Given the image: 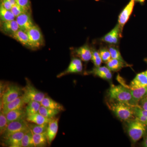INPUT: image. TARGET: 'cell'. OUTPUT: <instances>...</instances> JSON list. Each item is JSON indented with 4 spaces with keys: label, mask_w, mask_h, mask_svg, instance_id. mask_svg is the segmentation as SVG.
Here are the masks:
<instances>
[{
    "label": "cell",
    "mask_w": 147,
    "mask_h": 147,
    "mask_svg": "<svg viewBox=\"0 0 147 147\" xmlns=\"http://www.w3.org/2000/svg\"><path fill=\"white\" fill-rule=\"evenodd\" d=\"M106 103L110 110L120 120L127 122L136 118L133 105L110 98Z\"/></svg>",
    "instance_id": "obj_1"
},
{
    "label": "cell",
    "mask_w": 147,
    "mask_h": 147,
    "mask_svg": "<svg viewBox=\"0 0 147 147\" xmlns=\"http://www.w3.org/2000/svg\"><path fill=\"white\" fill-rule=\"evenodd\" d=\"M110 99L127 103L133 106L139 105L134 100L130 90L123 85H112L108 90Z\"/></svg>",
    "instance_id": "obj_2"
},
{
    "label": "cell",
    "mask_w": 147,
    "mask_h": 147,
    "mask_svg": "<svg viewBox=\"0 0 147 147\" xmlns=\"http://www.w3.org/2000/svg\"><path fill=\"white\" fill-rule=\"evenodd\" d=\"M127 131L132 142L136 143L142 139L146 131V125L135 118L127 122Z\"/></svg>",
    "instance_id": "obj_3"
},
{
    "label": "cell",
    "mask_w": 147,
    "mask_h": 147,
    "mask_svg": "<svg viewBox=\"0 0 147 147\" xmlns=\"http://www.w3.org/2000/svg\"><path fill=\"white\" fill-rule=\"evenodd\" d=\"M22 95L25 103H28L32 100L40 102L46 96L44 93L37 89L31 84L28 79L26 80V85L23 88Z\"/></svg>",
    "instance_id": "obj_4"
},
{
    "label": "cell",
    "mask_w": 147,
    "mask_h": 147,
    "mask_svg": "<svg viewBox=\"0 0 147 147\" xmlns=\"http://www.w3.org/2000/svg\"><path fill=\"white\" fill-rule=\"evenodd\" d=\"M28 36L31 49H39L44 45V39L42 32L39 27L35 25L26 32Z\"/></svg>",
    "instance_id": "obj_5"
},
{
    "label": "cell",
    "mask_w": 147,
    "mask_h": 147,
    "mask_svg": "<svg viewBox=\"0 0 147 147\" xmlns=\"http://www.w3.org/2000/svg\"><path fill=\"white\" fill-rule=\"evenodd\" d=\"M23 94V88L14 84L9 85L1 97L3 105L15 100Z\"/></svg>",
    "instance_id": "obj_6"
},
{
    "label": "cell",
    "mask_w": 147,
    "mask_h": 147,
    "mask_svg": "<svg viewBox=\"0 0 147 147\" xmlns=\"http://www.w3.org/2000/svg\"><path fill=\"white\" fill-rule=\"evenodd\" d=\"M28 130H29L28 122L26 120L14 121L9 123L7 128L2 136L4 139L13 133Z\"/></svg>",
    "instance_id": "obj_7"
},
{
    "label": "cell",
    "mask_w": 147,
    "mask_h": 147,
    "mask_svg": "<svg viewBox=\"0 0 147 147\" xmlns=\"http://www.w3.org/2000/svg\"><path fill=\"white\" fill-rule=\"evenodd\" d=\"M135 2V0H130L119 15L118 24L122 32L125 25L127 23L133 12Z\"/></svg>",
    "instance_id": "obj_8"
},
{
    "label": "cell",
    "mask_w": 147,
    "mask_h": 147,
    "mask_svg": "<svg viewBox=\"0 0 147 147\" xmlns=\"http://www.w3.org/2000/svg\"><path fill=\"white\" fill-rule=\"evenodd\" d=\"M31 12H25L16 17V20L19 26V29L27 32L35 25L33 21Z\"/></svg>",
    "instance_id": "obj_9"
},
{
    "label": "cell",
    "mask_w": 147,
    "mask_h": 147,
    "mask_svg": "<svg viewBox=\"0 0 147 147\" xmlns=\"http://www.w3.org/2000/svg\"><path fill=\"white\" fill-rule=\"evenodd\" d=\"M122 32L118 24L114 28L101 38V41L112 45H116L118 43L120 38L121 37Z\"/></svg>",
    "instance_id": "obj_10"
},
{
    "label": "cell",
    "mask_w": 147,
    "mask_h": 147,
    "mask_svg": "<svg viewBox=\"0 0 147 147\" xmlns=\"http://www.w3.org/2000/svg\"><path fill=\"white\" fill-rule=\"evenodd\" d=\"M83 70V66L82 60L79 58L74 57L71 59L67 69L58 74L57 77L60 78L69 74L81 73Z\"/></svg>",
    "instance_id": "obj_11"
},
{
    "label": "cell",
    "mask_w": 147,
    "mask_h": 147,
    "mask_svg": "<svg viewBox=\"0 0 147 147\" xmlns=\"http://www.w3.org/2000/svg\"><path fill=\"white\" fill-rule=\"evenodd\" d=\"M131 90L136 89L147 86V69L138 73L129 85H123Z\"/></svg>",
    "instance_id": "obj_12"
},
{
    "label": "cell",
    "mask_w": 147,
    "mask_h": 147,
    "mask_svg": "<svg viewBox=\"0 0 147 147\" xmlns=\"http://www.w3.org/2000/svg\"><path fill=\"white\" fill-rule=\"evenodd\" d=\"M73 51L74 56L82 61L88 62L91 60L92 50L87 43L78 48H75Z\"/></svg>",
    "instance_id": "obj_13"
},
{
    "label": "cell",
    "mask_w": 147,
    "mask_h": 147,
    "mask_svg": "<svg viewBox=\"0 0 147 147\" xmlns=\"http://www.w3.org/2000/svg\"><path fill=\"white\" fill-rule=\"evenodd\" d=\"M0 30L4 34L11 36L19 29L16 20L13 21H1Z\"/></svg>",
    "instance_id": "obj_14"
},
{
    "label": "cell",
    "mask_w": 147,
    "mask_h": 147,
    "mask_svg": "<svg viewBox=\"0 0 147 147\" xmlns=\"http://www.w3.org/2000/svg\"><path fill=\"white\" fill-rule=\"evenodd\" d=\"M29 130L16 132L9 135L4 139L5 143L9 147H21L22 139L26 133Z\"/></svg>",
    "instance_id": "obj_15"
},
{
    "label": "cell",
    "mask_w": 147,
    "mask_h": 147,
    "mask_svg": "<svg viewBox=\"0 0 147 147\" xmlns=\"http://www.w3.org/2000/svg\"><path fill=\"white\" fill-rule=\"evenodd\" d=\"M88 73L92 74L95 76H97L106 80L110 81L112 79L113 75L111 70L107 66L94 67L91 71Z\"/></svg>",
    "instance_id": "obj_16"
},
{
    "label": "cell",
    "mask_w": 147,
    "mask_h": 147,
    "mask_svg": "<svg viewBox=\"0 0 147 147\" xmlns=\"http://www.w3.org/2000/svg\"><path fill=\"white\" fill-rule=\"evenodd\" d=\"M59 119L58 118H54L51 119L48 123L46 132L49 144H51L57 136L59 128Z\"/></svg>",
    "instance_id": "obj_17"
},
{
    "label": "cell",
    "mask_w": 147,
    "mask_h": 147,
    "mask_svg": "<svg viewBox=\"0 0 147 147\" xmlns=\"http://www.w3.org/2000/svg\"><path fill=\"white\" fill-rule=\"evenodd\" d=\"M25 104L26 103L24 102V98L22 95L11 102L4 104L1 111H2L3 113L5 115L8 112L12 110L23 108Z\"/></svg>",
    "instance_id": "obj_18"
},
{
    "label": "cell",
    "mask_w": 147,
    "mask_h": 147,
    "mask_svg": "<svg viewBox=\"0 0 147 147\" xmlns=\"http://www.w3.org/2000/svg\"><path fill=\"white\" fill-rule=\"evenodd\" d=\"M9 123L14 121L26 119L27 114L26 110L23 108L12 110L5 114Z\"/></svg>",
    "instance_id": "obj_19"
},
{
    "label": "cell",
    "mask_w": 147,
    "mask_h": 147,
    "mask_svg": "<svg viewBox=\"0 0 147 147\" xmlns=\"http://www.w3.org/2000/svg\"><path fill=\"white\" fill-rule=\"evenodd\" d=\"M10 37L20 42L24 46L31 49L30 40L26 32L19 29L16 33Z\"/></svg>",
    "instance_id": "obj_20"
},
{
    "label": "cell",
    "mask_w": 147,
    "mask_h": 147,
    "mask_svg": "<svg viewBox=\"0 0 147 147\" xmlns=\"http://www.w3.org/2000/svg\"><path fill=\"white\" fill-rule=\"evenodd\" d=\"M106 66L108 67L111 71H117L120 70L121 69L126 67H130V65H129L127 63L116 59H111L106 63Z\"/></svg>",
    "instance_id": "obj_21"
},
{
    "label": "cell",
    "mask_w": 147,
    "mask_h": 147,
    "mask_svg": "<svg viewBox=\"0 0 147 147\" xmlns=\"http://www.w3.org/2000/svg\"><path fill=\"white\" fill-rule=\"evenodd\" d=\"M40 103L41 105L46 108L59 110L60 112L64 110V108L62 105L59 102H56L48 96H45L40 102Z\"/></svg>",
    "instance_id": "obj_22"
},
{
    "label": "cell",
    "mask_w": 147,
    "mask_h": 147,
    "mask_svg": "<svg viewBox=\"0 0 147 147\" xmlns=\"http://www.w3.org/2000/svg\"><path fill=\"white\" fill-rule=\"evenodd\" d=\"M51 119L46 118L38 113L27 115L26 119L28 122L39 125L49 123Z\"/></svg>",
    "instance_id": "obj_23"
},
{
    "label": "cell",
    "mask_w": 147,
    "mask_h": 147,
    "mask_svg": "<svg viewBox=\"0 0 147 147\" xmlns=\"http://www.w3.org/2000/svg\"><path fill=\"white\" fill-rule=\"evenodd\" d=\"M33 138L34 147H45L48 144L46 132L40 134H33Z\"/></svg>",
    "instance_id": "obj_24"
},
{
    "label": "cell",
    "mask_w": 147,
    "mask_h": 147,
    "mask_svg": "<svg viewBox=\"0 0 147 147\" xmlns=\"http://www.w3.org/2000/svg\"><path fill=\"white\" fill-rule=\"evenodd\" d=\"M130 90L134 100L138 105L140 100L147 96V86L136 89Z\"/></svg>",
    "instance_id": "obj_25"
},
{
    "label": "cell",
    "mask_w": 147,
    "mask_h": 147,
    "mask_svg": "<svg viewBox=\"0 0 147 147\" xmlns=\"http://www.w3.org/2000/svg\"><path fill=\"white\" fill-rule=\"evenodd\" d=\"M60 112V111L59 110L46 108L42 105L40 106L38 111L39 114L46 118L49 119L54 118Z\"/></svg>",
    "instance_id": "obj_26"
},
{
    "label": "cell",
    "mask_w": 147,
    "mask_h": 147,
    "mask_svg": "<svg viewBox=\"0 0 147 147\" xmlns=\"http://www.w3.org/2000/svg\"><path fill=\"white\" fill-rule=\"evenodd\" d=\"M48 123L42 124H36L34 123H28V125L29 129L32 131L33 134H40L47 131L48 127Z\"/></svg>",
    "instance_id": "obj_27"
},
{
    "label": "cell",
    "mask_w": 147,
    "mask_h": 147,
    "mask_svg": "<svg viewBox=\"0 0 147 147\" xmlns=\"http://www.w3.org/2000/svg\"><path fill=\"white\" fill-rule=\"evenodd\" d=\"M16 17L10 10L6 9L0 5V19L1 21H13L16 20Z\"/></svg>",
    "instance_id": "obj_28"
},
{
    "label": "cell",
    "mask_w": 147,
    "mask_h": 147,
    "mask_svg": "<svg viewBox=\"0 0 147 147\" xmlns=\"http://www.w3.org/2000/svg\"><path fill=\"white\" fill-rule=\"evenodd\" d=\"M40 106V102L34 100L30 101L25 109L27 116L38 113Z\"/></svg>",
    "instance_id": "obj_29"
},
{
    "label": "cell",
    "mask_w": 147,
    "mask_h": 147,
    "mask_svg": "<svg viewBox=\"0 0 147 147\" xmlns=\"http://www.w3.org/2000/svg\"><path fill=\"white\" fill-rule=\"evenodd\" d=\"M21 147H34L33 138V133L30 130H28L24 135L21 141Z\"/></svg>",
    "instance_id": "obj_30"
},
{
    "label": "cell",
    "mask_w": 147,
    "mask_h": 147,
    "mask_svg": "<svg viewBox=\"0 0 147 147\" xmlns=\"http://www.w3.org/2000/svg\"><path fill=\"white\" fill-rule=\"evenodd\" d=\"M92 55L91 60L94 67L100 66L102 62V59L100 57L99 51L92 48Z\"/></svg>",
    "instance_id": "obj_31"
},
{
    "label": "cell",
    "mask_w": 147,
    "mask_h": 147,
    "mask_svg": "<svg viewBox=\"0 0 147 147\" xmlns=\"http://www.w3.org/2000/svg\"><path fill=\"white\" fill-rule=\"evenodd\" d=\"M108 50L110 51L111 55V58L119 60L124 63H126L123 59L122 56L121 55L119 50L115 47L113 46H110L108 48Z\"/></svg>",
    "instance_id": "obj_32"
},
{
    "label": "cell",
    "mask_w": 147,
    "mask_h": 147,
    "mask_svg": "<svg viewBox=\"0 0 147 147\" xmlns=\"http://www.w3.org/2000/svg\"><path fill=\"white\" fill-rule=\"evenodd\" d=\"M9 123L5 114L3 113L2 111H1L0 113V132L2 135L5 131L7 128Z\"/></svg>",
    "instance_id": "obj_33"
},
{
    "label": "cell",
    "mask_w": 147,
    "mask_h": 147,
    "mask_svg": "<svg viewBox=\"0 0 147 147\" xmlns=\"http://www.w3.org/2000/svg\"><path fill=\"white\" fill-rule=\"evenodd\" d=\"M98 51L100 53L102 62L106 63L111 59V55L108 49L105 47H102Z\"/></svg>",
    "instance_id": "obj_34"
},
{
    "label": "cell",
    "mask_w": 147,
    "mask_h": 147,
    "mask_svg": "<svg viewBox=\"0 0 147 147\" xmlns=\"http://www.w3.org/2000/svg\"><path fill=\"white\" fill-rule=\"evenodd\" d=\"M10 10L16 17L25 12H30L26 10L25 9L23 8L21 6L18 5L17 3L12 6Z\"/></svg>",
    "instance_id": "obj_35"
},
{
    "label": "cell",
    "mask_w": 147,
    "mask_h": 147,
    "mask_svg": "<svg viewBox=\"0 0 147 147\" xmlns=\"http://www.w3.org/2000/svg\"><path fill=\"white\" fill-rule=\"evenodd\" d=\"M16 3L29 11L32 12L31 3L30 0H16Z\"/></svg>",
    "instance_id": "obj_36"
},
{
    "label": "cell",
    "mask_w": 147,
    "mask_h": 147,
    "mask_svg": "<svg viewBox=\"0 0 147 147\" xmlns=\"http://www.w3.org/2000/svg\"><path fill=\"white\" fill-rule=\"evenodd\" d=\"M134 113H139L147 118V110H144L139 105L134 106Z\"/></svg>",
    "instance_id": "obj_37"
},
{
    "label": "cell",
    "mask_w": 147,
    "mask_h": 147,
    "mask_svg": "<svg viewBox=\"0 0 147 147\" xmlns=\"http://www.w3.org/2000/svg\"><path fill=\"white\" fill-rule=\"evenodd\" d=\"M135 114V117L137 119L139 120V121L142 122V123L144 124L147 126V118L145 116L142 115L141 114L138 113H134Z\"/></svg>",
    "instance_id": "obj_38"
},
{
    "label": "cell",
    "mask_w": 147,
    "mask_h": 147,
    "mask_svg": "<svg viewBox=\"0 0 147 147\" xmlns=\"http://www.w3.org/2000/svg\"><path fill=\"white\" fill-rule=\"evenodd\" d=\"M1 5L8 10H11L13 6L7 0H1Z\"/></svg>",
    "instance_id": "obj_39"
},
{
    "label": "cell",
    "mask_w": 147,
    "mask_h": 147,
    "mask_svg": "<svg viewBox=\"0 0 147 147\" xmlns=\"http://www.w3.org/2000/svg\"><path fill=\"white\" fill-rule=\"evenodd\" d=\"M139 105L144 110H147V96L140 100Z\"/></svg>",
    "instance_id": "obj_40"
},
{
    "label": "cell",
    "mask_w": 147,
    "mask_h": 147,
    "mask_svg": "<svg viewBox=\"0 0 147 147\" xmlns=\"http://www.w3.org/2000/svg\"><path fill=\"white\" fill-rule=\"evenodd\" d=\"M12 6L15 5L16 4V0H7Z\"/></svg>",
    "instance_id": "obj_41"
},
{
    "label": "cell",
    "mask_w": 147,
    "mask_h": 147,
    "mask_svg": "<svg viewBox=\"0 0 147 147\" xmlns=\"http://www.w3.org/2000/svg\"><path fill=\"white\" fill-rule=\"evenodd\" d=\"M143 146L144 147H147V137L145 138L143 143Z\"/></svg>",
    "instance_id": "obj_42"
},
{
    "label": "cell",
    "mask_w": 147,
    "mask_h": 147,
    "mask_svg": "<svg viewBox=\"0 0 147 147\" xmlns=\"http://www.w3.org/2000/svg\"><path fill=\"white\" fill-rule=\"evenodd\" d=\"M135 1L137 2L141 3H143L144 2L145 0H135Z\"/></svg>",
    "instance_id": "obj_43"
}]
</instances>
